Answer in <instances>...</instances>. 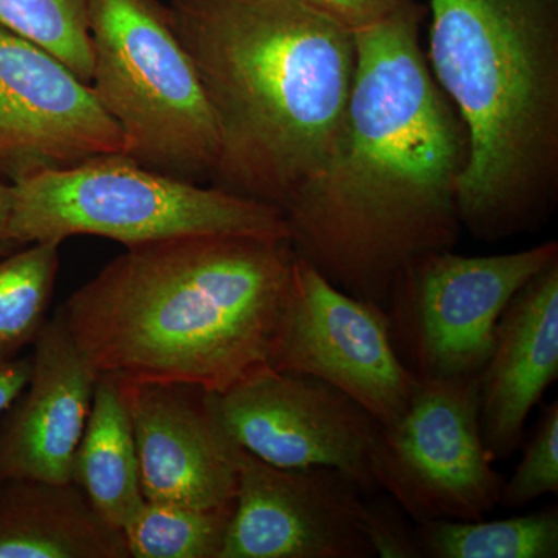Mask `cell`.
<instances>
[{"label": "cell", "instance_id": "24", "mask_svg": "<svg viewBox=\"0 0 558 558\" xmlns=\"http://www.w3.org/2000/svg\"><path fill=\"white\" fill-rule=\"evenodd\" d=\"M352 35L373 27L410 0H300Z\"/></svg>", "mask_w": 558, "mask_h": 558}, {"label": "cell", "instance_id": "13", "mask_svg": "<svg viewBox=\"0 0 558 558\" xmlns=\"http://www.w3.org/2000/svg\"><path fill=\"white\" fill-rule=\"evenodd\" d=\"M117 380L130 410L146 501L207 509L234 505L240 446L216 417L209 391Z\"/></svg>", "mask_w": 558, "mask_h": 558}, {"label": "cell", "instance_id": "2", "mask_svg": "<svg viewBox=\"0 0 558 558\" xmlns=\"http://www.w3.org/2000/svg\"><path fill=\"white\" fill-rule=\"evenodd\" d=\"M60 307L100 374L226 392L270 368L289 240L197 234L126 247Z\"/></svg>", "mask_w": 558, "mask_h": 558}, {"label": "cell", "instance_id": "3", "mask_svg": "<svg viewBox=\"0 0 558 558\" xmlns=\"http://www.w3.org/2000/svg\"><path fill=\"white\" fill-rule=\"evenodd\" d=\"M219 134L213 186L282 209L332 145L355 38L300 0H168Z\"/></svg>", "mask_w": 558, "mask_h": 558}, {"label": "cell", "instance_id": "5", "mask_svg": "<svg viewBox=\"0 0 558 558\" xmlns=\"http://www.w3.org/2000/svg\"><path fill=\"white\" fill-rule=\"evenodd\" d=\"M11 185L9 244H62L76 234L126 247L197 234L289 240L282 209L161 174L124 156L36 172Z\"/></svg>", "mask_w": 558, "mask_h": 558}, {"label": "cell", "instance_id": "9", "mask_svg": "<svg viewBox=\"0 0 558 558\" xmlns=\"http://www.w3.org/2000/svg\"><path fill=\"white\" fill-rule=\"evenodd\" d=\"M270 368L328 381L381 427L402 417L418 384L392 344L387 314L330 284L299 256Z\"/></svg>", "mask_w": 558, "mask_h": 558}, {"label": "cell", "instance_id": "7", "mask_svg": "<svg viewBox=\"0 0 558 558\" xmlns=\"http://www.w3.org/2000/svg\"><path fill=\"white\" fill-rule=\"evenodd\" d=\"M556 263V241L506 255L444 250L416 260L387 310L399 357L417 379L480 374L509 301Z\"/></svg>", "mask_w": 558, "mask_h": 558}, {"label": "cell", "instance_id": "21", "mask_svg": "<svg viewBox=\"0 0 558 558\" xmlns=\"http://www.w3.org/2000/svg\"><path fill=\"white\" fill-rule=\"evenodd\" d=\"M90 0H0V27L49 51L89 84Z\"/></svg>", "mask_w": 558, "mask_h": 558}, {"label": "cell", "instance_id": "15", "mask_svg": "<svg viewBox=\"0 0 558 558\" xmlns=\"http://www.w3.org/2000/svg\"><path fill=\"white\" fill-rule=\"evenodd\" d=\"M558 377V263L509 301L480 373L481 429L490 458L519 449L529 414Z\"/></svg>", "mask_w": 558, "mask_h": 558}, {"label": "cell", "instance_id": "12", "mask_svg": "<svg viewBox=\"0 0 558 558\" xmlns=\"http://www.w3.org/2000/svg\"><path fill=\"white\" fill-rule=\"evenodd\" d=\"M126 157L116 121L49 51L0 27V179Z\"/></svg>", "mask_w": 558, "mask_h": 558}, {"label": "cell", "instance_id": "17", "mask_svg": "<svg viewBox=\"0 0 558 558\" xmlns=\"http://www.w3.org/2000/svg\"><path fill=\"white\" fill-rule=\"evenodd\" d=\"M72 483L110 526L123 527L145 505L130 410L119 380L100 374L83 438L72 465Z\"/></svg>", "mask_w": 558, "mask_h": 558}, {"label": "cell", "instance_id": "4", "mask_svg": "<svg viewBox=\"0 0 558 558\" xmlns=\"http://www.w3.org/2000/svg\"><path fill=\"white\" fill-rule=\"evenodd\" d=\"M429 70L468 138L461 226L501 241L558 189V0H428Z\"/></svg>", "mask_w": 558, "mask_h": 558}, {"label": "cell", "instance_id": "8", "mask_svg": "<svg viewBox=\"0 0 558 558\" xmlns=\"http://www.w3.org/2000/svg\"><path fill=\"white\" fill-rule=\"evenodd\" d=\"M480 411V374L418 379L402 417L381 427L376 486L417 524L484 520L499 505L505 480L492 468Z\"/></svg>", "mask_w": 558, "mask_h": 558}, {"label": "cell", "instance_id": "22", "mask_svg": "<svg viewBox=\"0 0 558 558\" xmlns=\"http://www.w3.org/2000/svg\"><path fill=\"white\" fill-rule=\"evenodd\" d=\"M558 490V403L546 407L512 478L502 484L499 505L521 509Z\"/></svg>", "mask_w": 558, "mask_h": 558}, {"label": "cell", "instance_id": "6", "mask_svg": "<svg viewBox=\"0 0 558 558\" xmlns=\"http://www.w3.org/2000/svg\"><path fill=\"white\" fill-rule=\"evenodd\" d=\"M90 89L142 167L201 183L219 134L196 68L157 0H90Z\"/></svg>", "mask_w": 558, "mask_h": 558}, {"label": "cell", "instance_id": "16", "mask_svg": "<svg viewBox=\"0 0 558 558\" xmlns=\"http://www.w3.org/2000/svg\"><path fill=\"white\" fill-rule=\"evenodd\" d=\"M0 558H130V550L76 484L10 480L0 483Z\"/></svg>", "mask_w": 558, "mask_h": 558}, {"label": "cell", "instance_id": "10", "mask_svg": "<svg viewBox=\"0 0 558 558\" xmlns=\"http://www.w3.org/2000/svg\"><path fill=\"white\" fill-rule=\"evenodd\" d=\"M209 400L231 440L256 458L282 469H336L363 492L377 488L381 425L328 381L267 368L229 391L209 392Z\"/></svg>", "mask_w": 558, "mask_h": 558}, {"label": "cell", "instance_id": "19", "mask_svg": "<svg viewBox=\"0 0 558 558\" xmlns=\"http://www.w3.org/2000/svg\"><path fill=\"white\" fill-rule=\"evenodd\" d=\"M61 242L43 241L0 260V365L20 357L46 325Z\"/></svg>", "mask_w": 558, "mask_h": 558}, {"label": "cell", "instance_id": "20", "mask_svg": "<svg viewBox=\"0 0 558 558\" xmlns=\"http://www.w3.org/2000/svg\"><path fill=\"white\" fill-rule=\"evenodd\" d=\"M233 512L234 505L207 509L145 501L123 527L130 557L220 558Z\"/></svg>", "mask_w": 558, "mask_h": 558}, {"label": "cell", "instance_id": "23", "mask_svg": "<svg viewBox=\"0 0 558 558\" xmlns=\"http://www.w3.org/2000/svg\"><path fill=\"white\" fill-rule=\"evenodd\" d=\"M366 534L374 556L381 558L422 557L416 531H410L395 510L384 506L368 505Z\"/></svg>", "mask_w": 558, "mask_h": 558}, {"label": "cell", "instance_id": "14", "mask_svg": "<svg viewBox=\"0 0 558 558\" xmlns=\"http://www.w3.org/2000/svg\"><path fill=\"white\" fill-rule=\"evenodd\" d=\"M33 344L31 380L0 421V483H72L100 373L76 347L60 311Z\"/></svg>", "mask_w": 558, "mask_h": 558}, {"label": "cell", "instance_id": "11", "mask_svg": "<svg viewBox=\"0 0 558 558\" xmlns=\"http://www.w3.org/2000/svg\"><path fill=\"white\" fill-rule=\"evenodd\" d=\"M368 502L329 468L282 469L238 453V490L220 558H369Z\"/></svg>", "mask_w": 558, "mask_h": 558}, {"label": "cell", "instance_id": "26", "mask_svg": "<svg viewBox=\"0 0 558 558\" xmlns=\"http://www.w3.org/2000/svg\"><path fill=\"white\" fill-rule=\"evenodd\" d=\"M11 211H13V185L0 179V248L9 245Z\"/></svg>", "mask_w": 558, "mask_h": 558}, {"label": "cell", "instance_id": "1", "mask_svg": "<svg viewBox=\"0 0 558 558\" xmlns=\"http://www.w3.org/2000/svg\"><path fill=\"white\" fill-rule=\"evenodd\" d=\"M413 0L354 33V83L325 159L286 207L293 252L387 314L416 260L457 245L468 138L421 44Z\"/></svg>", "mask_w": 558, "mask_h": 558}, {"label": "cell", "instance_id": "18", "mask_svg": "<svg viewBox=\"0 0 558 558\" xmlns=\"http://www.w3.org/2000/svg\"><path fill=\"white\" fill-rule=\"evenodd\" d=\"M422 557L433 558H556L558 512L497 521L433 520L418 523Z\"/></svg>", "mask_w": 558, "mask_h": 558}, {"label": "cell", "instance_id": "25", "mask_svg": "<svg viewBox=\"0 0 558 558\" xmlns=\"http://www.w3.org/2000/svg\"><path fill=\"white\" fill-rule=\"evenodd\" d=\"M33 357H17L0 365V416L31 380Z\"/></svg>", "mask_w": 558, "mask_h": 558}]
</instances>
